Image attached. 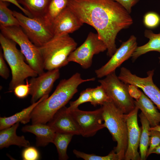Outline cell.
<instances>
[{
    "label": "cell",
    "mask_w": 160,
    "mask_h": 160,
    "mask_svg": "<svg viewBox=\"0 0 160 160\" xmlns=\"http://www.w3.org/2000/svg\"><path fill=\"white\" fill-rule=\"evenodd\" d=\"M83 24L76 15L67 7L54 20L51 28L55 37L72 33Z\"/></svg>",
    "instance_id": "obj_15"
},
{
    "label": "cell",
    "mask_w": 160,
    "mask_h": 160,
    "mask_svg": "<svg viewBox=\"0 0 160 160\" xmlns=\"http://www.w3.org/2000/svg\"><path fill=\"white\" fill-rule=\"evenodd\" d=\"M0 43L5 60L11 70L12 78L9 84V89L13 91L17 85L25 84V80L29 77L38 75L28 64L24 61V56L16 47V43L0 33Z\"/></svg>",
    "instance_id": "obj_3"
},
{
    "label": "cell",
    "mask_w": 160,
    "mask_h": 160,
    "mask_svg": "<svg viewBox=\"0 0 160 160\" xmlns=\"http://www.w3.org/2000/svg\"><path fill=\"white\" fill-rule=\"evenodd\" d=\"M154 72L153 70L148 71L147 77H140L132 74L126 68L122 67L118 77L124 83L134 85L141 89L160 111V90L153 81Z\"/></svg>",
    "instance_id": "obj_11"
},
{
    "label": "cell",
    "mask_w": 160,
    "mask_h": 160,
    "mask_svg": "<svg viewBox=\"0 0 160 160\" xmlns=\"http://www.w3.org/2000/svg\"><path fill=\"white\" fill-rule=\"evenodd\" d=\"M68 111L79 127L81 135L84 137L93 136L99 130L105 127L103 123L101 107L93 111H84L78 108Z\"/></svg>",
    "instance_id": "obj_10"
},
{
    "label": "cell",
    "mask_w": 160,
    "mask_h": 160,
    "mask_svg": "<svg viewBox=\"0 0 160 160\" xmlns=\"http://www.w3.org/2000/svg\"><path fill=\"white\" fill-rule=\"evenodd\" d=\"M65 106L59 110L47 124L55 132L81 135L79 129Z\"/></svg>",
    "instance_id": "obj_16"
},
{
    "label": "cell",
    "mask_w": 160,
    "mask_h": 160,
    "mask_svg": "<svg viewBox=\"0 0 160 160\" xmlns=\"http://www.w3.org/2000/svg\"><path fill=\"white\" fill-rule=\"evenodd\" d=\"M68 7L83 24L95 28L106 46L110 57L117 49L115 41L118 33L133 23L130 14L113 0H69Z\"/></svg>",
    "instance_id": "obj_1"
},
{
    "label": "cell",
    "mask_w": 160,
    "mask_h": 160,
    "mask_svg": "<svg viewBox=\"0 0 160 160\" xmlns=\"http://www.w3.org/2000/svg\"><path fill=\"white\" fill-rule=\"evenodd\" d=\"M106 50V46L97 34L90 32L84 42L70 54L68 60L69 63H78L83 68L88 69L92 65L94 55Z\"/></svg>",
    "instance_id": "obj_9"
},
{
    "label": "cell",
    "mask_w": 160,
    "mask_h": 160,
    "mask_svg": "<svg viewBox=\"0 0 160 160\" xmlns=\"http://www.w3.org/2000/svg\"><path fill=\"white\" fill-rule=\"evenodd\" d=\"M59 69L47 71L39 75L31 77L29 81L32 103L37 101L46 95H49L55 81L59 78Z\"/></svg>",
    "instance_id": "obj_14"
},
{
    "label": "cell",
    "mask_w": 160,
    "mask_h": 160,
    "mask_svg": "<svg viewBox=\"0 0 160 160\" xmlns=\"http://www.w3.org/2000/svg\"><path fill=\"white\" fill-rule=\"evenodd\" d=\"M13 13L25 33L37 47L42 46L54 37L51 27L42 18L29 17L15 11Z\"/></svg>",
    "instance_id": "obj_8"
},
{
    "label": "cell",
    "mask_w": 160,
    "mask_h": 160,
    "mask_svg": "<svg viewBox=\"0 0 160 160\" xmlns=\"http://www.w3.org/2000/svg\"><path fill=\"white\" fill-rule=\"evenodd\" d=\"M95 80V78L83 79L79 73L68 79L62 80L52 95L38 104L33 110L31 115L32 124L48 123L78 92L80 85Z\"/></svg>",
    "instance_id": "obj_2"
},
{
    "label": "cell",
    "mask_w": 160,
    "mask_h": 160,
    "mask_svg": "<svg viewBox=\"0 0 160 160\" xmlns=\"http://www.w3.org/2000/svg\"><path fill=\"white\" fill-rule=\"evenodd\" d=\"M98 81L112 102L124 113L128 114L134 109L135 100L129 94L128 84L121 81L116 76L115 71Z\"/></svg>",
    "instance_id": "obj_7"
},
{
    "label": "cell",
    "mask_w": 160,
    "mask_h": 160,
    "mask_svg": "<svg viewBox=\"0 0 160 160\" xmlns=\"http://www.w3.org/2000/svg\"><path fill=\"white\" fill-rule=\"evenodd\" d=\"M156 153L160 154V144L156 147L151 152L152 153Z\"/></svg>",
    "instance_id": "obj_38"
},
{
    "label": "cell",
    "mask_w": 160,
    "mask_h": 160,
    "mask_svg": "<svg viewBox=\"0 0 160 160\" xmlns=\"http://www.w3.org/2000/svg\"><path fill=\"white\" fill-rule=\"evenodd\" d=\"M73 135L71 134L56 132L52 143L57 149L59 159L66 160L68 159L67 150Z\"/></svg>",
    "instance_id": "obj_25"
},
{
    "label": "cell",
    "mask_w": 160,
    "mask_h": 160,
    "mask_svg": "<svg viewBox=\"0 0 160 160\" xmlns=\"http://www.w3.org/2000/svg\"><path fill=\"white\" fill-rule=\"evenodd\" d=\"M135 103L148 120L151 127L160 124V112L153 103L144 93L142 92L140 98L135 100Z\"/></svg>",
    "instance_id": "obj_20"
},
{
    "label": "cell",
    "mask_w": 160,
    "mask_h": 160,
    "mask_svg": "<svg viewBox=\"0 0 160 160\" xmlns=\"http://www.w3.org/2000/svg\"><path fill=\"white\" fill-rule=\"evenodd\" d=\"M128 91L130 96L137 100L140 98L142 93L138 88L132 84H128Z\"/></svg>",
    "instance_id": "obj_36"
},
{
    "label": "cell",
    "mask_w": 160,
    "mask_h": 160,
    "mask_svg": "<svg viewBox=\"0 0 160 160\" xmlns=\"http://www.w3.org/2000/svg\"><path fill=\"white\" fill-rule=\"evenodd\" d=\"M26 84H20L16 86L13 91L15 96L19 98H23L30 94V86L28 79H26Z\"/></svg>",
    "instance_id": "obj_31"
},
{
    "label": "cell",
    "mask_w": 160,
    "mask_h": 160,
    "mask_svg": "<svg viewBox=\"0 0 160 160\" xmlns=\"http://www.w3.org/2000/svg\"><path fill=\"white\" fill-rule=\"evenodd\" d=\"M19 125V122H18L9 128L0 130L1 149L12 145L25 148L30 146V142L24 136H18L17 135L16 131Z\"/></svg>",
    "instance_id": "obj_19"
},
{
    "label": "cell",
    "mask_w": 160,
    "mask_h": 160,
    "mask_svg": "<svg viewBox=\"0 0 160 160\" xmlns=\"http://www.w3.org/2000/svg\"><path fill=\"white\" fill-rule=\"evenodd\" d=\"M1 33L19 46L28 64L38 75L44 72L42 57L39 47L30 40L20 26H0Z\"/></svg>",
    "instance_id": "obj_6"
},
{
    "label": "cell",
    "mask_w": 160,
    "mask_h": 160,
    "mask_svg": "<svg viewBox=\"0 0 160 160\" xmlns=\"http://www.w3.org/2000/svg\"><path fill=\"white\" fill-rule=\"evenodd\" d=\"M24 132H31L36 136V146H45L49 143H52L55 132L47 124H36L23 127Z\"/></svg>",
    "instance_id": "obj_17"
},
{
    "label": "cell",
    "mask_w": 160,
    "mask_h": 160,
    "mask_svg": "<svg viewBox=\"0 0 160 160\" xmlns=\"http://www.w3.org/2000/svg\"><path fill=\"white\" fill-rule=\"evenodd\" d=\"M69 0H49L43 19L51 27L55 19L68 6Z\"/></svg>",
    "instance_id": "obj_24"
},
{
    "label": "cell",
    "mask_w": 160,
    "mask_h": 160,
    "mask_svg": "<svg viewBox=\"0 0 160 160\" xmlns=\"http://www.w3.org/2000/svg\"><path fill=\"white\" fill-rule=\"evenodd\" d=\"M151 135L149 145L146 158L151 154V152L160 144V132L156 130L150 129Z\"/></svg>",
    "instance_id": "obj_32"
},
{
    "label": "cell",
    "mask_w": 160,
    "mask_h": 160,
    "mask_svg": "<svg viewBox=\"0 0 160 160\" xmlns=\"http://www.w3.org/2000/svg\"><path fill=\"white\" fill-rule=\"evenodd\" d=\"M121 4L130 14L132 7L135 5L139 0H113Z\"/></svg>",
    "instance_id": "obj_35"
},
{
    "label": "cell",
    "mask_w": 160,
    "mask_h": 160,
    "mask_svg": "<svg viewBox=\"0 0 160 160\" xmlns=\"http://www.w3.org/2000/svg\"><path fill=\"white\" fill-rule=\"evenodd\" d=\"M92 88H87L82 91L79 98L76 100L70 103V105L67 108L68 111H72L78 108L81 104L87 102H90L91 99Z\"/></svg>",
    "instance_id": "obj_29"
},
{
    "label": "cell",
    "mask_w": 160,
    "mask_h": 160,
    "mask_svg": "<svg viewBox=\"0 0 160 160\" xmlns=\"http://www.w3.org/2000/svg\"><path fill=\"white\" fill-rule=\"evenodd\" d=\"M112 101L105 89L101 85L92 88L91 104L95 106L103 105L104 103Z\"/></svg>",
    "instance_id": "obj_27"
},
{
    "label": "cell",
    "mask_w": 160,
    "mask_h": 160,
    "mask_svg": "<svg viewBox=\"0 0 160 160\" xmlns=\"http://www.w3.org/2000/svg\"><path fill=\"white\" fill-rule=\"evenodd\" d=\"M101 106L105 127L117 143L113 150L119 160H124L128 145L127 114L124 113L112 101L105 103Z\"/></svg>",
    "instance_id": "obj_4"
},
{
    "label": "cell",
    "mask_w": 160,
    "mask_h": 160,
    "mask_svg": "<svg viewBox=\"0 0 160 160\" xmlns=\"http://www.w3.org/2000/svg\"><path fill=\"white\" fill-rule=\"evenodd\" d=\"M0 1L12 3L20 9L25 14V15L29 17H33L30 13L24 7L21 6L17 0H0Z\"/></svg>",
    "instance_id": "obj_37"
},
{
    "label": "cell",
    "mask_w": 160,
    "mask_h": 160,
    "mask_svg": "<svg viewBox=\"0 0 160 160\" xmlns=\"http://www.w3.org/2000/svg\"><path fill=\"white\" fill-rule=\"evenodd\" d=\"M144 33L145 36L148 39L149 41L146 44L137 47L132 56L133 60L141 55L150 51H157L160 53V33L156 34L151 30H145ZM159 58L160 63V56Z\"/></svg>",
    "instance_id": "obj_21"
},
{
    "label": "cell",
    "mask_w": 160,
    "mask_h": 160,
    "mask_svg": "<svg viewBox=\"0 0 160 160\" xmlns=\"http://www.w3.org/2000/svg\"><path fill=\"white\" fill-rule=\"evenodd\" d=\"M0 51V76L3 79H7L9 76V71L5 61L3 52Z\"/></svg>",
    "instance_id": "obj_34"
},
{
    "label": "cell",
    "mask_w": 160,
    "mask_h": 160,
    "mask_svg": "<svg viewBox=\"0 0 160 160\" xmlns=\"http://www.w3.org/2000/svg\"><path fill=\"white\" fill-rule=\"evenodd\" d=\"M139 108L135 106L134 109L127 115L128 145L124 160H140L138 151L141 132L139 126L137 115Z\"/></svg>",
    "instance_id": "obj_13"
},
{
    "label": "cell",
    "mask_w": 160,
    "mask_h": 160,
    "mask_svg": "<svg viewBox=\"0 0 160 160\" xmlns=\"http://www.w3.org/2000/svg\"><path fill=\"white\" fill-rule=\"evenodd\" d=\"M77 43L69 34L54 37L42 46L39 47L47 71L66 66L68 56L76 48Z\"/></svg>",
    "instance_id": "obj_5"
},
{
    "label": "cell",
    "mask_w": 160,
    "mask_h": 160,
    "mask_svg": "<svg viewBox=\"0 0 160 160\" xmlns=\"http://www.w3.org/2000/svg\"><path fill=\"white\" fill-rule=\"evenodd\" d=\"M150 129L157 130L160 132V125L159 124L154 127H151Z\"/></svg>",
    "instance_id": "obj_39"
},
{
    "label": "cell",
    "mask_w": 160,
    "mask_h": 160,
    "mask_svg": "<svg viewBox=\"0 0 160 160\" xmlns=\"http://www.w3.org/2000/svg\"><path fill=\"white\" fill-rule=\"evenodd\" d=\"M48 97L49 95L44 96L37 101L32 103L29 106L12 116L8 117H0V130L9 128L18 122L25 124L29 122L31 119V113L34 108Z\"/></svg>",
    "instance_id": "obj_18"
},
{
    "label": "cell",
    "mask_w": 160,
    "mask_h": 160,
    "mask_svg": "<svg viewBox=\"0 0 160 160\" xmlns=\"http://www.w3.org/2000/svg\"><path fill=\"white\" fill-rule=\"evenodd\" d=\"M142 125L141 132L140 143V154L141 160H145L149 146L151 127L150 123L141 112L139 115Z\"/></svg>",
    "instance_id": "obj_22"
},
{
    "label": "cell",
    "mask_w": 160,
    "mask_h": 160,
    "mask_svg": "<svg viewBox=\"0 0 160 160\" xmlns=\"http://www.w3.org/2000/svg\"><path fill=\"white\" fill-rule=\"evenodd\" d=\"M73 152L77 157L85 160H119L118 155L114 150L112 151L108 155L104 156L86 153L76 149L74 150Z\"/></svg>",
    "instance_id": "obj_28"
},
{
    "label": "cell",
    "mask_w": 160,
    "mask_h": 160,
    "mask_svg": "<svg viewBox=\"0 0 160 160\" xmlns=\"http://www.w3.org/2000/svg\"><path fill=\"white\" fill-rule=\"evenodd\" d=\"M143 22L144 25L147 28H154L159 25L160 16L155 12H149L144 15Z\"/></svg>",
    "instance_id": "obj_30"
},
{
    "label": "cell",
    "mask_w": 160,
    "mask_h": 160,
    "mask_svg": "<svg viewBox=\"0 0 160 160\" xmlns=\"http://www.w3.org/2000/svg\"><path fill=\"white\" fill-rule=\"evenodd\" d=\"M8 6L6 2L0 1V26H20L19 22L14 15L13 11Z\"/></svg>",
    "instance_id": "obj_26"
},
{
    "label": "cell",
    "mask_w": 160,
    "mask_h": 160,
    "mask_svg": "<svg viewBox=\"0 0 160 160\" xmlns=\"http://www.w3.org/2000/svg\"><path fill=\"white\" fill-rule=\"evenodd\" d=\"M22 157L23 160H37L40 157V154L35 147L29 146L23 150Z\"/></svg>",
    "instance_id": "obj_33"
},
{
    "label": "cell",
    "mask_w": 160,
    "mask_h": 160,
    "mask_svg": "<svg viewBox=\"0 0 160 160\" xmlns=\"http://www.w3.org/2000/svg\"><path fill=\"white\" fill-rule=\"evenodd\" d=\"M137 47L136 38L132 35L127 40L122 42L106 63L95 70L97 77L102 78L115 71L117 68L132 57Z\"/></svg>",
    "instance_id": "obj_12"
},
{
    "label": "cell",
    "mask_w": 160,
    "mask_h": 160,
    "mask_svg": "<svg viewBox=\"0 0 160 160\" xmlns=\"http://www.w3.org/2000/svg\"><path fill=\"white\" fill-rule=\"evenodd\" d=\"M33 17L41 18L45 15L49 0H17Z\"/></svg>",
    "instance_id": "obj_23"
}]
</instances>
